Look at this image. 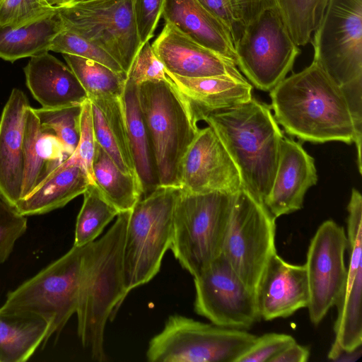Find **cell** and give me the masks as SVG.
<instances>
[{"label":"cell","instance_id":"cell-19","mask_svg":"<svg viewBox=\"0 0 362 362\" xmlns=\"http://www.w3.org/2000/svg\"><path fill=\"white\" fill-rule=\"evenodd\" d=\"M30 107L25 93L14 88L0 118V195L14 206L21 199L24 127Z\"/></svg>","mask_w":362,"mask_h":362},{"label":"cell","instance_id":"cell-28","mask_svg":"<svg viewBox=\"0 0 362 362\" xmlns=\"http://www.w3.org/2000/svg\"><path fill=\"white\" fill-rule=\"evenodd\" d=\"M64 29L58 12L22 27H0V58L14 62L49 52L52 40Z\"/></svg>","mask_w":362,"mask_h":362},{"label":"cell","instance_id":"cell-34","mask_svg":"<svg viewBox=\"0 0 362 362\" xmlns=\"http://www.w3.org/2000/svg\"><path fill=\"white\" fill-rule=\"evenodd\" d=\"M49 51L93 60L107 66L117 73L127 75L119 64L104 49L66 29L63 30L54 37L50 45Z\"/></svg>","mask_w":362,"mask_h":362},{"label":"cell","instance_id":"cell-3","mask_svg":"<svg viewBox=\"0 0 362 362\" xmlns=\"http://www.w3.org/2000/svg\"><path fill=\"white\" fill-rule=\"evenodd\" d=\"M235 164L243 188L264 203L284 137L271 107L255 98L201 117Z\"/></svg>","mask_w":362,"mask_h":362},{"label":"cell","instance_id":"cell-30","mask_svg":"<svg viewBox=\"0 0 362 362\" xmlns=\"http://www.w3.org/2000/svg\"><path fill=\"white\" fill-rule=\"evenodd\" d=\"M62 56L85 90L88 98L123 96L127 75L93 60L69 54H62Z\"/></svg>","mask_w":362,"mask_h":362},{"label":"cell","instance_id":"cell-12","mask_svg":"<svg viewBox=\"0 0 362 362\" xmlns=\"http://www.w3.org/2000/svg\"><path fill=\"white\" fill-rule=\"evenodd\" d=\"M313 34V62L337 85L362 81V0H329Z\"/></svg>","mask_w":362,"mask_h":362},{"label":"cell","instance_id":"cell-37","mask_svg":"<svg viewBox=\"0 0 362 362\" xmlns=\"http://www.w3.org/2000/svg\"><path fill=\"white\" fill-rule=\"evenodd\" d=\"M27 227L26 216L0 195V264L7 260Z\"/></svg>","mask_w":362,"mask_h":362},{"label":"cell","instance_id":"cell-14","mask_svg":"<svg viewBox=\"0 0 362 362\" xmlns=\"http://www.w3.org/2000/svg\"><path fill=\"white\" fill-rule=\"evenodd\" d=\"M347 247L344 228L332 220L324 221L310 241L305 264L310 292L307 308L315 325L337 306L344 293L347 279L344 254Z\"/></svg>","mask_w":362,"mask_h":362},{"label":"cell","instance_id":"cell-16","mask_svg":"<svg viewBox=\"0 0 362 362\" xmlns=\"http://www.w3.org/2000/svg\"><path fill=\"white\" fill-rule=\"evenodd\" d=\"M151 46L170 74L187 78L229 76L245 78L233 59L198 44L170 23L165 22Z\"/></svg>","mask_w":362,"mask_h":362},{"label":"cell","instance_id":"cell-10","mask_svg":"<svg viewBox=\"0 0 362 362\" xmlns=\"http://www.w3.org/2000/svg\"><path fill=\"white\" fill-rule=\"evenodd\" d=\"M275 220L264 203L243 188L233 195L222 254L255 293L268 261L276 252Z\"/></svg>","mask_w":362,"mask_h":362},{"label":"cell","instance_id":"cell-38","mask_svg":"<svg viewBox=\"0 0 362 362\" xmlns=\"http://www.w3.org/2000/svg\"><path fill=\"white\" fill-rule=\"evenodd\" d=\"M167 79L165 69L156 57L150 41L144 42L133 61L127 80L139 86L146 82Z\"/></svg>","mask_w":362,"mask_h":362},{"label":"cell","instance_id":"cell-7","mask_svg":"<svg viewBox=\"0 0 362 362\" xmlns=\"http://www.w3.org/2000/svg\"><path fill=\"white\" fill-rule=\"evenodd\" d=\"M85 246L72 247L59 259L9 291L1 307L35 313L49 323L45 344L59 334L76 313Z\"/></svg>","mask_w":362,"mask_h":362},{"label":"cell","instance_id":"cell-35","mask_svg":"<svg viewBox=\"0 0 362 362\" xmlns=\"http://www.w3.org/2000/svg\"><path fill=\"white\" fill-rule=\"evenodd\" d=\"M58 9L45 0H1L0 27H22L57 13Z\"/></svg>","mask_w":362,"mask_h":362},{"label":"cell","instance_id":"cell-42","mask_svg":"<svg viewBox=\"0 0 362 362\" xmlns=\"http://www.w3.org/2000/svg\"><path fill=\"white\" fill-rule=\"evenodd\" d=\"M205 8L220 19L230 30L235 43L243 27L235 18L230 0H197Z\"/></svg>","mask_w":362,"mask_h":362},{"label":"cell","instance_id":"cell-20","mask_svg":"<svg viewBox=\"0 0 362 362\" xmlns=\"http://www.w3.org/2000/svg\"><path fill=\"white\" fill-rule=\"evenodd\" d=\"M23 70L26 86L42 107L81 105L88 99L72 70L49 52L31 57Z\"/></svg>","mask_w":362,"mask_h":362},{"label":"cell","instance_id":"cell-31","mask_svg":"<svg viewBox=\"0 0 362 362\" xmlns=\"http://www.w3.org/2000/svg\"><path fill=\"white\" fill-rule=\"evenodd\" d=\"M78 214L74 246H85L100 235L105 227L119 214V211L102 194L95 185H88Z\"/></svg>","mask_w":362,"mask_h":362},{"label":"cell","instance_id":"cell-43","mask_svg":"<svg viewBox=\"0 0 362 362\" xmlns=\"http://www.w3.org/2000/svg\"><path fill=\"white\" fill-rule=\"evenodd\" d=\"M309 357V349L295 341L287 346L270 362H306Z\"/></svg>","mask_w":362,"mask_h":362},{"label":"cell","instance_id":"cell-40","mask_svg":"<svg viewBox=\"0 0 362 362\" xmlns=\"http://www.w3.org/2000/svg\"><path fill=\"white\" fill-rule=\"evenodd\" d=\"M165 0H133L137 32L141 45L153 37L162 16Z\"/></svg>","mask_w":362,"mask_h":362},{"label":"cell","instance_id":"cell-8","mask_svg":"<svg viewBox=\"0 0 362 362\" xmlns=\"http://www.w3.org/2000/svg\"><path fill=\"white\" fill-rule=\"evenodd\" d=\"M257 337L247 329L173 315L151 339L146 355L150 362H235Z\"/></svg>","mask_w":362,"mask_h":362},{"label":"cell","instance_id":"cell-6","mask_svg":"<svg viewBox=\"0 0 362 362\" xmlns=\"http://www.w3.org/2000/svg\"><path fill=\"white\" fill-rule=\"evenodd\" d=\"M180 187L159 185L131 210L124 247L127 293L147 284L160 271L173 236V209Z\"/></svg>","mask_w":362,"mask_h":362},{"label":"cell","instance_id":"cell-46","mask_svg":"<svg viewBox=\"0 0 362 362\" xmlns=\"http://www.w3.org/2000/svg\"><path fill=\"white\" fill-rule=\"evenodd\" d=\"M83 1H88V0H76V1H75V2ZM75 2H74V3H75Z\"/></svg>","mask_w":362,"mask_h":362},{"label":"cell","instance_id":"cell-5","mask_svg":"<svg viewBox=\"0 0 362 362\" xmlns=\"http://www.w3.org/2000/svg\"><path fill=\"white\" fill-rule=\"evenodd\" d=\"M233 195L221 192L189 193L180 188L170 249L193 277L222 254Z\"/></svg>","mask_w":362,"mask_h":362},{"label":"cell","instance_id":"cell-23","mask_svg":"<svg viewBox=\"0 0 362 362\" xmlns=\"http://www.w3.org/2000/svg\"><path fill=\"white\" fill-rule=\"evenodd\" d=\"M166 75L189 102L199 121L204 114L237 105L252 98V86L246 78L229 76L187 78L167 71Z\"/></svg>","mask_w":362,"mask_h":362},{"label":"cell","instance_id":"cell-27","mask_svg":"<svg viewBox=\"0 0 362 362\" xmlns=\"http://www.w3.org/2000/svg\"><path fill=\"white\" fill-rule=\"evenodd\" d=\"M122 98L135 170L145 197L159 186V181L151 141L140 107L138 86L127 80Z\"/></svg>","mask_w":362,"mask_h":362},{"label":"cell","instance_id":"cell-22","mask_svg":"<svg viewBox=\"0 0 362 362\" xmlns=\"http://www.w3.org/2000/svg\"><path fill=\"white\" fill-rule=\"evenodd\" d=\"M23 153L21 199L71 155L54 133L40 123L31 107L28 109L25 117Z\"/></svg>","mask_w":362,"mask_h":362},{"label":"cell","instance_id":"cell-25","mask_svg":"<svg viewBox=\"0 0 362 362\" xmlns=\"http://www.w3.org/2000/svg\"><path fill=\"white\" fill-rule=\"evenodd\" d=\"M88 99L91 103L96 142L124 173L137 176L129 140L122 97Z\"/></svg>","mask_w":362,"mask_h":362},{"label":"cell","instance_id":"cell-44","mask_svg":"<svg viewBox=\"0 0 362 362\" xmlns=\"http://www.w3.org/2000/svg\"><path fill=\"white\" fill-rule=\"evenodd\" d=\"M362 354V345L352 350L341 347L338 343L334 341L327 357L329 359L338 362H354L358 360Z\"/></svg>","mask_w":362,"mask_h":362},{"label":"cell","instance_id":"cell-13","mask_svg":"<svg viewBox=\"0 0 362 362\" xmlns=\"http://www.w3.org/2000/svg\"><path fill=\"white\" fill-rule=\"evenodd\" d=\"M194 311L218 326L247 329L261 320L255 293L221 254L194 276Z\"/></svg>","mask_w":362,"mask_h":362},{"label":"cell","instance_id":"cell-9","mask_svg":"<svg viewBox=\"0 0 362 362\" xmlns=\"http://www.w3.org/2000/svg\"><path fill=\"white\" fill-rule=\"evenodd\" d=\"M235 62L256 88L272 90L290 72L300 52L278 8L267 10L245 25L235 43Z\"/></svg>","mask_w":362,"mask_h":362},{"label":"cell","instance_id":"cell-1","mask_svg":"<svg viewBox=\"0 0 362 362\" xmlns=\"http://www.w3.org/2000/svg\"><path fill=\"white\" fill-rule=\"evenodd\" d=\"M270 98L274 117L287 134L313 143H355L361 173L362 138L346 97L315 62L282 80L270 90Z\"/></svg>","mask_w":362,"mask_h":362},{"label":"cell","instance_id":"cell-45","mask_svg":"<svg viewBox=\"0 0 362 362\" xmlns=\"http://www.w3.org/2000/svg\"><path fill=\"white\" fill-rule=\"evenodd\" d=\"M48 4L54 7H62L72 3H74L76 0H45Z\"/></svg>","mask_w":362,"mask_h":362},{"label":"cell","instance_id":"cell-39","mask_svg":"<svg viewBox=\"0 0 362 362\" xmlns=\"http://www.w3.org/2000/svg\"><path fill=\"white\" fill-rule=\"evenodd\" d=\"M295 341V339L289 334L274 332L264 334L257 337L235 362H270L287 346Z\"/></svg>","mask_w":362,"mask_h":362},{"label":"cell","instance_id":"cell-2","mask_svg":"<svg viewBox=\"0 0 362 362\" xmlns=\"http://www.w3.org/2000/svg\"><path fill=\"white\" fill-rule=\"evenodd\" d=\"M131 211H122L98 240L85 245L77 315V333L98 361H107V322L127 296L124 284V247Z\"/></svg>","mask_w":362,"mask_h":362},{"label":"cell","instance_id":"cell-11","mask_svg":"<svg viewBox=\"0 0 362 362\" xmlns=\"http://www.w3.org/2000/svg\"><path fill=\"white\" fill-rule=\"evenodd\" d=\"M65 29L108 53L127 74L140 49L133 0H88L59 7Z\"/></svg>","mask_w":362,"mask_h":362},{"label":"cell","instance_id":"cell-47","mask_svg":"<svg viewBox=\"0 0 362 362\" xmlns=\"http://www.w3.org/2000/svg\"><path fill=\"white\" fill-rule=\"evenodd\" d=\"M1 1V0H0V1Z\"/></svg>","mask_w":362,"mask_h":362},{"label":"cell","instance_id":"cell-4","mask_svg":"<svg viewBox=\"0 0 362 362\" xmlns=\"http://www.w3.org/2000/svg\"><path fill=\"white\" fill-rule=\"evenodd\" d=\"M138 97L159 185L180 187L181 160L199 130L194 110L168 78L139 85Z\"/></svg>","mask_w":362,"mask_h":362},{"label":"cell","instance_id":"cell-33","mask_svg":"<svg viewBox=\"0 0 362 362\" xmlns=\"http://www.w3.org/2000/svg\"><path fill=\"white\" fill-rule=\"evenodd\" d=\"M33 110L40 123L52 130L72 154L80 139L81 104Z\"/></svg>","mask_w":362,"mask_h":362},{"label":"cell","instance_id":"cell-32","mask_svg":"<svg viewBox=\"0 0 362 362\" xmlns=\"http://www.w3.org/2000/svg\"><path fill=\"white\" fill-rule=\"evenodd\" d=\"M329 0H277L278 8L294 42L305 46L318 26Z\"/></svg>","mask_w":362,"mask_h":362},{"label":"cell","instance_id":"cell-26","mask_svg":"<svg viewBox=\"0 0 362 362\" xmlns=\"http://www.w3.org/2000/svg\"><path fill=\"white\" fill-rule=\"evenodd\" d=\"M49 323L30 312L0 308V362H25L45 346Z\"/></svg>","mask_w":362,"mask_h":362},{"label":"cell","instance_id":"cell-29","mask_svg":"<svg viewBox=\"0 0 362 362\" xmlns=\"http://www.w3.org/2000/svg\"><path fill=\"white\" fill-rule=\"evenodd\" d=\"M95 183L119 212L131 211L142 198L137 176L124 173L96 142L93 162Z\"/></svg>","mask_w":362,"mask_h":362},{"label":"cell","instance_id":"cell-41","mask_svg":"<svg viewBox=\"0 0 362 362\" xmlns=\"http://www.w3.org/2000/svg\"><path fill=\"white\" fill-rule=\"evenodd\" d=\"M230 1L235 18L243 28L265 11L278 8L277 0H230Z\"/></svg>","mask_w":362,"mask_h":362},{"label":"cell","instance_id":"cell-36","mask_svg":"<svg viewBox=\"0 0 362 362\" xmlns=\"http://www.w3.org/2000/svg\"><path fill=\"white\" fill-rule=\"evenodd\" d=\"M95 144L91 103L88 98L81 104L79 141L76 148L69 158L84 169L90 185H95L93 172Z\"/></svg>","mask_w":362,"mask_h":362},{"label":"cell","instance_id":"cell-21","mask_svg":"<svg viewBox=\"0 0 362 362\" xmlns=\"http://www.w3.org/2000/svg\"><path fill=\"white\" fill-rule=\"evenodd\" d=\"M161 17L198 44L235 61L230 30L197 0H165Z\"/></svg>","mask_w":362,"mask_h":362},{"label":"cell","instance_id":"cell-17","mask_svg":"<svg viewBox=\"0 0 362 362\" xmlns=\"http://www.w3.org/2000/svg\"><path fill=\"white\" fill-rule=\"evenodd\" d=\"M258 314L269 321L307 308L310 292L305 264L286 262L277 252L268 261L255 290Z\"/></svg>","mask_w":362,"mask_h":362},{"label":"cell","instance_id":"cell-24","mask_svg":"<svg viewBox=\"0 0 362 362\" xmlns=\"http://www.w3.org/2000/svg\"><path fill=\"white\" fill-rule=\"evenodd\" d=\"M90 181L84 169L68 158L47 175L29 194L15 205L28 216L41 215L64 207L84 193Z\"/></svg>","mask_w":362,"mask_h":362},{"label":"cell","instance_id":"cell-15","mask_svg":"<svg viewBox=\"0 0 362 362\" xmlns=\"http://www.w3.org/2000/svg\"><path fill=\"white\" fill-rule=\"evenodd\" d=\"M180 188L189 193L221 192L235 194L243 189L239 171L213 129H199L183 156Z\"/></svg>","mask_w":362,"mask_h":362},{"label":"cell","instance_id":"cell-18","mask_svg":"<svg viewBox=\"0 0 362 362\" xmlns=\"http://www.w3.org/2000/svg\"><path fill=\"white\" fill-rule=\"evenodd\" d=\"M317 181L313 158L300 143L284 136L276 174L264 204L276 218L300 210L306 192Z\"/></svg>","mask_w":362,"mask_h":362}]
</instances>
